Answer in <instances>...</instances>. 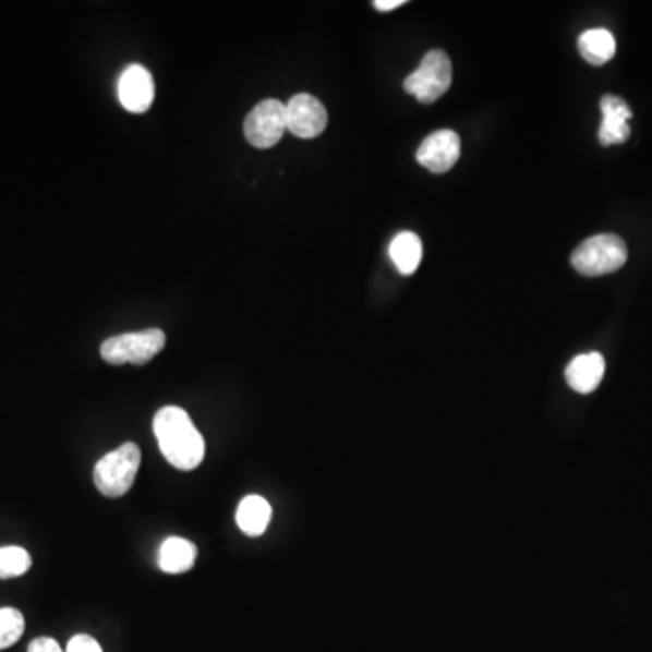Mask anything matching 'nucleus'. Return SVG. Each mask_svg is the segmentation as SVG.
Here are the masks:
<instances>
[{
  "label": "nucleus",
  "instance_id": "obj_1",
  "mask_svg": "<svg viewBox=\"0 0 652 652\" xmlns=\"http://www.w3.org/2000/svg\"><path fill=\"white\" fill-rule=\"evenodd\" d=\"M153 430L161 454L177 470H196L204 462V437L182 408H161L155 415Z\"/></svg>",
  "mask_w": 652,
  "mask_h": 652
},
{
  "label": "nucleus",
  "instance_id": "obj_2",
  "mask_svg": "<svg viewBox=\"0 0 652 652\" xmlns=\"http://www.w3.org/2000/svg\"><path fill=\"white\" fill-rule=\"evenodd\" d=\"M571 263L577 273L589 278H599L616 273L626 265L627 246L620 236H593L575 249Z\"/></svg>",
  "mask_w": 652,
  "mask_h": 652
},
{
  "label": "nucleus",
  "instance_id": "obj_3",
  "mask_svg": "<svg viewBox=\"0 0 652 652\" xmlns=\"http://www.w3.org/2000/svg\"><path fill=\"white\" fill-rule=\"evenodd\" d=\"M142 454L134 443H125L111 454L104 455L95 466V486L109 498H118L133 487Z\"/></svg>",
  "mask_w": 652,
  "mask_h": 652
},
{
  "label": "nucleus",
  "instance_id": "obj_4",
  "mask_svg": "<svg viewBox=\"0 0 652 652\" xmlns=\"http://www.w3.org/2000/svg\"><path fill=\"white\" fill-rule=\"evenodd\" d=\"M166 347V334L160 328H147L131 334L109 337L100 353L109 364H145L156 358Z\"/></svg>",
  "mask_w": 652,
  "mask_h": 652
},
{
  "label": "nucleus",
  "instance_id": "obj_5",
  "mask_svg": "<svg viewBox=\"0 0 652 652\" xmlns=\"http://www.w3.org/2000/svg\"><path fill=\"white\" fill-rule=\"evenodd\" d=\"M451 86V62L448 55L434 49L412 75L407 76L405 89L421 104H434Z\"/></svg>",
  "mask_w": 652,
  "mask_h": 652
},
{
  "label": "nucleus",
  "instance_id": "obj_6",
  "mask_svg": "<svg viewBox=\"0 0 652 652\" xmlns=\"http://www.w3.org/2000/svg\"><path fill=\"white\" fill-rule=\"evenodd\" d=\"M245 138L257 149H270L287 131V106L268 98L257 104L243 123Z\"/></svg>",
  "mask_w": 652,
  "mask_h": 652
},
{
  "label": "nucleus",
  "instance_id": "obj_7",
  "mask_svg": "<svg viewBox=\"0 0 652 652\" xmlns=\"http://www.w3.org/2000/svg\"><path fill=\"white\" fill-rule=\"evenodd\" d=\"M328 123L325 106L316 97L301 93L287 104V129L298 138H316Z\"/></svg>",
  "mask_w": 652,
  "mask_h": 652
},
{
  "label": "nucleus",
  "instance_id": "obj_8",
  "mask_svg": "<svg viewBox=\"0 0 652 652\" xmlns=\"http://www.w3.org/2000/svg\"><path fill=\"white\" fill-rule=\"evenodd\" d=\"M460 158L459 134L451 129H440L430 134L418 150V161L435 174L449 171Z\"/></svg>",
  "mask_w": 652,
  "mask_h": 652
},
{
  "label": "nucleus",
  "instance_id": "obj_9",
  "mask_svg": "<svg viewBox=\"0 0 652 652\" xmlns=\"http://www.w3.org/2000/svg\"><path fill=\"white\" fill-rule=\"evenodd\" d=\"M118 98L129 112H145L155 100V81L144 65H129L118 82Z\"/></svg>",
  "mask_w": 652,
  "mask_h": 652
},
{
  "label": "nucleus",
  "instance_id": "obj_10",
  "mask_svg": "<svg viewBox=\"0 0 652 652\" xmlns=\"http://www.w3.org/2000/svg\"><path fill=\"white\" fill-rule=\"evenodd\" d=\"M602 109V125H600V144L609 147V145L626 144L631 136L629 120L632 118V111L627 106L626 100L615 95H605L600 102Z\"/></svg>",
  "mask_w": 652,
  "mask_h": 652
},
{
  "label": "nucleus",
  "instance_id": "obj_11",
  "mask_svg": "<svg viewBox=\"0 0 652 652\" xmlns=\"http://www.w3.org/2000/svg\"><path fill=\"white\" fill-rule=\"evenodd\" d=\"M605 361L599 352L583 353L572 359L566 370L567 383L578 394H591L604 379Z\"/></svg>",
  "mask_w": 652,
  "mask_h": 652
},
{
  "label": "nucleus",
  "instance_id": "obj_12",
  "mask_svg": "<svg viewBox=\"0 0 652 652\" xmlns=\"http://www.w3.org/2000/svg\"><path fill=\"white\" fill-rule=\"evenodd\" d=\"M196 556H198V550L193 542L180 539V536H171L161 544L160 553H158V566L167 575H182V572L193 569Z\"/></svg>",
  "mask_w": 652,
  "mask_h": 652
},
{
  "label": "nucleus",
  "instance_id": "obj_13",
  "mask_svg": "<svg viewBox=\"0 0 652 652\" xmlns=\"http://www.w3.org/2000/svg\"><path fill=\"white\" fill-rule=\"evenodd\" d=\"M273 519V508L259 495H249L241 500L236 511V522L246 536H262Z\"/></svg>",
  "mask_w": 652,
  "mask_h": 652
},
{
  "label": "nucleus",
  "instance_id": "obj_14",
  "mask_svg": "<svg viewBox=\"0 0 652 652\" xmlns=\"http://www.w3.org/2000/svg\"><path fill=\"white\" fill-rule=\"evenodd\" d=\"M578 49L583 60L591 65H604L609 62L616 53V40L613 33L604 27L589 29L578 38Z\"/></svg>",
  "mask_w": 652,
  "mask_h": 652
},
{
  "label": "nucleus",
  "instance_id": "obj_15",
  "mask_svg": "<svg viewBox=\"0 0 652 652\" xmlns=\"http://www.w3.org/2000/svg\"><path fill=\"white\" fill-rule=\"evenodd\" d=\"M390 257L402 276H410V274L415 273L419 265H421V259H423L421 238L413 234V232H408V230L397 234L390 243Z\"/></svg>",
  "mask_w": 652,
  "mask_h": 652
},
{
  "label": "nucleus",
  "instance_id": "obj_16",
  "mask_svg": "<svg viewBox=\"0 0 652 652\" xmlns=\"http://www.w3.org/2000/svg\"><path fill=\"white\" fill-rule=\"evenodd\" d=\"M32 567V556L24 547L5 545L0 547V580L22 577Z\"/></svg>",
  "mask_w": 652,
  "mask_h": 652
},
{
  "label": "nucleus",
  "instance_id": "obj_17",
  "mask_svg": "<svg viewBox=\"0 0 652 652\" xmlns=\"http://www.w3.org/2000/svg\"><path fill=\"white\" fill-rule=\"evenodd\" d=\"M26 629V621L21 611L13 607H2L0 609V651L11 648L21 640Z\"/></svg>",
  "mask_w": 652,
  "mask_h": 652
},
{
  "label": "nucleus",
  "instance_id": "obj_18",
  "mask_svg": "<svg viewBox=\"0 0 652 652\" xmlns=\"http://www.w3.org/2000/svg\"><path fill=\"white\" fill-rule=\"evenodd\" d=\"M65 652H102V648L95 638L87 637V635H76V637L71 638Z\"/></svg>",
  "mask_w": 652,
  "mask_h": 652
},
{
  "label": "nucleus",
  "instance_id": "obj_19",
  "mask_svg": "<svg viewBox=\"0 0 652 652\" xmlns=\"http://www.w3.org/2000/svg\"><path fill=\"white\" fill-rule=\"evenodd\" d=\"M27 652H64L62 648H60L59 642L53 640V638L43 637L37 638V640H33L29 643V648H27Z\"/></svg>",
  "mask_w": 652,
  "mask_h": 652
},
{
  "label": "nucleus",
  "instance_id": "obj_20",
  "mask_svg": "<svg viewBox=\"0 0 652 652\" xmlns=\"http://www.w3.org/2000/svg\"><path fill=\"white\" fill-rule=\"evenodd\" d=\"M375 10L391 11L405 5V0H375Z\"/></svg>",
  "mask_w": 652,
  "mask_h": 652
}]
</instances>
